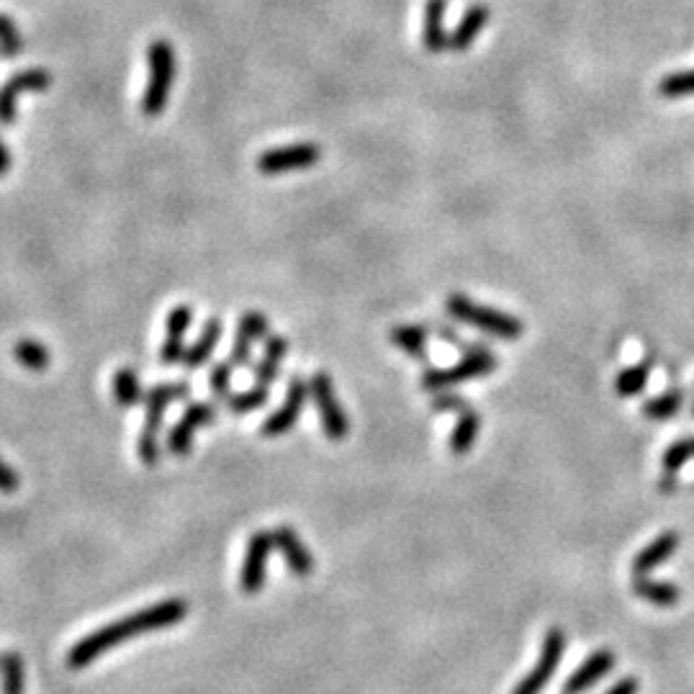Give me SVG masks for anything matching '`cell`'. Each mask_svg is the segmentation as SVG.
<instances>
[{
	"instance_id": "obj_1",
	"label": "cell",
	"mask_w": 694,
	"mask_h": 694,
	"mask_svg": "<svg viewBox=\"0 0 694 694\" xmlns=\"http://www.w3.org/2000/svg\"><path fill=\"white\" fill-rule=\"evenodd\" d=\"M186 615H188L186 599L173 597V599L160 602V605L144 607V610L134 612V615H126L124 620H119V623L103 625V628L96 630V633L80 638V641L67 651V659H65L67 669H85V666L93 664L101 653H106L108 648H116L121 646V643L132 641L134 635L152 633V630H162V628H170V625L183 623Z\"/></svg>"
},
{
	"instance_id": "obj_2",
	"label": "cell",
	"mask_w": 694,
	"mask_h": 694,
	"mask_svg": "<svg viewBox=\"0 0 694 694\" xmlns=\"http://www.w3.org/2000/svg\"><path fill=\"white\" fill-rule=\"evenodd\" d=\"M175 78H178V52L168 39H155L147 47V85L139 103L144 116L155 119L165 114Z\"/></svg>"
},
{
	"instance_id": "obj_3",
	"label": "cell",
	"mask_w": 694,
	"mask_h": 694,
	"mask_svg": "<svg viewBox=\"0 0 694 694\" xmlns=\"http://www.w3.org/2000/svg\"><path fill=\"white\" fill-rule=\"evenodd\" d=\"M445 309L458 322L471 324L476 330L499 337V340H520L522 332H525V327H522V322L517 317L499 312V309H491V306L476 304V301H471L463 294H450L448 301H445Z\"/></svg>"
},
{
	"instance_id": "obj_4",
	"label": "cell",
	"mask_w": 694,
	"mask_h": 694,
	"mask_svg": "<svg viewBox=\"0 0 694 694\" xmlns=\"http://www.w3.org/2000/svg\"><path fill=\"white\" fill-rule=\"evenodd\" d=\"M188 396V383H160L155 389H150L144 394V404H147V417H144L142 435H139V458H142L144 466H157L160 463V443H157V435H160L162 417H165V409L173 401L186 399Z\"/></svg>"
},
{
	"instance_id": "obj_5",
	"label": "cell",
	"mask_w": 694,
	"mask_h": 694,
	"mask_svg": "<svg viewBox=\"0 0 694 694\" xmlns=\"http://www.w3.org/2000/svg\"><path fill=\"white\" fill-rule=\"evenodd\" d=\"M494 368H497V358H494L486 347H471V350H468L458 363L450 365V368H430V371L422 376V386H425L427 391L440 394V391L453 389L458 383L489 376V373H494Z\"/></svg>"
},
{
	"instance_id": "obj_6",
	"label": "cell",
	"mask_w": 694,
	"mask_h": 694,
	"mask_svg": "<svg viewBox=\"0 0 694 694\" xmlns=\"http://www.w3.org/2000/svg\"><path fill=\"white\" fill-rule=\"evenodd\" d=\"M563 651H566V633H563L561 628H551L543 638V646H540L538 661H535L533 669L527 671L525 677L517 682V687L512 689V694H540L543 692V689L551 684L558 664H561Z\"/></svg>"
},
{
	"instance_id": "obj_7",
	"label": "cell",
	"mask_w": 694,
	"mask_h": 694,
	"mask_svg": "<svg viewBox=\"0 0 694 694\" xmlns=\"http://www.w3.org/2000/svg\"><path fill=\"white\" fill-rule=\"evenodd\" d=\"M309 394H312L314 404H317L319 417H322L324 435L330 437L332 443L345 440L347 432H350V422H347L345 409H342L340 399H337L332 378L324 371L314 373L312 381H309Z\"/></svg>"
},
{
	"instance_id": "obj_8",
	"label": "cell",
	"mask_w": 694,
	"mask_h": 694,
	"mask_svg": "<svg viewBox=\"0 0 694 694\" xmlns=\"http://www.w3.org/2000/svg\"><path fill=\"white\" fill-rule=\"evenodd\" d=\"M322 147L314 142L288 144V147H273L258 157L255 168L263 175H286L296 170H309L322 160Z\"/></svg>"
},
{
	"instance_id": "obj_9",
	"label": "cell",
	"mask_w": 694,
	"mask_h": 694,
	"mask_svg": "<svg viewBox=\"0 0 694 694\" xmlns=\"http://www.w3.org/2000/svg\"><path fill=\"white\" fill-rule=\"evenodd\" d=\"M49 88H52V75L44 67H29V70H18L16 75H11L0 88V124H16L21 93H44Z\"/></svg>"
},
{
	"instance_id": "obj_10",
	"label": "cell",
	"mask_w": 694,
	"mask_h": 694,
	"mask_svg": "<svg viewBox=\"0 0 694 694\" xmlns=\"http://www.w3.org/2000/svg\"><path fill=\"white\" fill-rule=\"evenodd\" d=\"M273 545H276L273 543V533H265V530L252 533L240 571V589L245 594H258L265 587V571H268V558Z\"/></svg>"
},
{
	"instance_id": "obj_11",
	"label": "cell",
	"mask_w": 694,
	"mask_h": 694,
	"mask_svg": "<svg viewBox=\"0 0 694 694\" xmlns=\"http://www.w3.org/2000/svg\"><path fill=\"white\" fill-rule=\"evenodd\" d=\"M306 396H309V383H304L301 378H294V381L288 383L286 401H283L281 407L270 414L263 422V427H260L263 437H281L286 435V432H291V427L299 422L301 409H304L306 404Z\"/></svg>"
},
{
	"instance_id": "obj_12",
	"label": "cell",
	"mask_w": 694,
	"mask_h": 694,
	"mask_svg": "<svg viewBox=\"0 0 694 694\" xmlns=\"http://www.w3.org/2000/svg\"><path fill=\"white\" fill-rule=\"evenodd\" d=\"M216 417L214 407L211 404H206V401H196V404H191V407L183 412V417H180L178 425L173 427V430L168 432V450L173 455H178V458H186L188 453H191L193 448V435H196L198 427H206L211 425Z\"/></svg>"
},
{
	"instance_id": "obj_13",
	"label": "cell",
	"mask_w": 694,
	"mask_h": 694,
	"mask_svg": "<svg viewBox=\"0 0 694 694\" xmlns=\"http://www.w3.org/2000/svg\"><path fill=\"white\" fill-rule=\"evenodd\" d=\"M617 659L610 648H602V651H594L579 669L571 674L566 682H563L561 694H584L599 684V679H605L612 669H615Z\"/></svg>"
},
{
	"instance_id": "obj_14",
	"label": "cell",
	"mask_w": 694,
	"mask_h": 694,
	"mask_svg": "<svg viewBox=\"0 0 694 694\" xmlns=\"http://www.w3.org/2000/svg\"><path fill=\"white\" fill-rule=\"evenodd\" d=\"M273 543H276V548L281 551L283 561H286V566L291 569V574L296 576H309L314 571V556L312 551L306 548L304 540L299 538V533H296L294 527L281 525L273 530Z\"/></svg>"
},
{
	"instance_id": "obj_15",
	"label": "cell",
	"mask_w": 694,
	"mask_h": 694,
	"mask_svg": "<svg viewBox=\"0 0 694 694\" xmlns=\"http://www.w3.org/2000/svg\"><path fill=\"white\" fill-rule=\"evenodd\" d=\"M191 322H193V309L188 304H178L175 309H170L168 322H165V342H162V350H160V360L165 365L175 363V360H183V355H186L183 337H186Z\"/></svg>"
},
{
	"instance_id": "obj_16",
	"label": "cell",
	"mask_w": 694,
	"mask_h": 694,
	"mask_svg": "<svg viewBox=\"0 0 694 694\" xmlns=\"http://www.w3.org/2000/svg\"><path fill=\"white\" fill-rule=\"evenodd\" d=\"M270 324L268 317L260 312H245L240 317V327H237V335H234V345H232V358L229 363L232 365H247L250 363L252 355V342L263 340L268 335Z\"/></svg>"
},
{
	"instance_id": "obj_17",
	"label": "cell",
	"mask_w": 694,
	"mask_h": 694,
	"mask_svg": "<svg viewBox=\"0 0 694 694\" xmlns=\"http://www.w3.org/2000/svg\"><path fill=\"white\" fill-rule=\"evenodd\" d=\"M489 18H491V11L489 6H484V3H473V6H468V11L463 13L458 26L450 31L448 52H468L471 44L476 42V36L486 29Z\"/></svg>"
},
{
	"instance_id": "obj_18",
	"label": "cell",
	"mask_w": 694,
	"mask_h": 694,
	"mask_svg": "<svg viewBox=\"0 0 694 694\" xmlns=\"http://www.w3.org/2000/svg\"><path fill=\"white\" fill-rule=\"evenodd\" d=\"M679 543H682V538H679L677 530H666V533H661L659 538L653 540L651 545H646V548L633 558V576L651 574L656 566H661V563L669 561V558L677 553Z\"/></svg>"
},
{
	"instance_id": "obj_19",
	"label": "cell",
	"mask_w": 694,
	"mask_h": 694,
	"mask_svg": "<svg viewBox=\"0 0 694 694\" xmlns=\"http://www.w3.org/2000/svg\"><path fill=\"white\" fill-rule=\"evenodd\" d=\"M445 13H448V0H427L425 3L422 44L430 54H440L448 49L450 34L445 31Z\"/></svg>"
},
{
	"instance_id": "obj_20",
	"label": "cell",
	"mask_w": 694,
	"mask_h": 694,
	"mask_svg": "<svg viewBox=\"0 0 694 694\" xmlns=\"http://www.w3.org/2000/svg\"><path fill=\"white\" fill-rule=\"evenodd\" d=\"M633 592L648 602V605L656 607H677L682 592H679L677 584H669V581H653L648 576H635L633 579Z\"/></svg>"
},
{
	"instance_id": "obj_21",
	"label": "cell",
	"mask_w": 694,
	"mask_h": 694,
	"mask_svg": "<svg viewBox=\"0 0 694 694\" xmlns=\"http://www.w3.org/2000/svg\"><path fill=\"white\" fill-rule=\"evenodd\" d=\"M219 340H222V319H209V322L204 324L201 335H198V340L191 345V350H186V355H183V363H186L188 371L201 368V365L211 358Z\"/></svg>"
},
{
	"instance_id": "obj_22",
	"label": "cell",
	"mask_w": 694,
	"mask_h": 694,
	"mask_svg": "<svg viewBox=\"0 0 694 694\" xmlns=\"http://www.w3.org/2000/svg\"><path fill=\"white\" fill-rule=\"evenodd\" d=\"M288 353V340L286 337H270L268 345H265V353L260 358L258 368H255V383H263V386H270L276 381L278 373H281L283 358Z\"/></svg>"
},
{
	"instance_id": "obj_23",
	"label": "cell",
	"mask_w": 694,
	"mask_h": 694,
	"mask_svg": "<svg viewBox=\"0 0 694 694\" xmlns=\"http://www.w3.org/2000/svg\"><path fill=\"white\" fill-rule=\"evenodd\" d=\"M479 430H481L479 414L473 412L471 407L463 409V412L458 414V422H455L453 435H450V450H453V455H466L468 450L473 448V443H476Z\"/></svg>"
},
{
	"instance_id": "obj_24",
	"label": "cell",
	"mask_w": 694,
	"mask_h": 694,
	"mask_svg": "<svg viewBox=\"0 0 694 694\" xmlns=\"http://www.w3.org/2000/svg\"><path fill=\"white\" fill-rule=\"evenodd\" d=\"M391 342L414 360H427V330L417 324H399L391 330Z\"/></svg>"
},
{
	"instance_id": "obj_25",
	"label": "cell",
	"mask_w": 694,
	"mask_h": 694,
	"mask_svg": "<svg viewBox=\"0 0 694 694\" xmlns=\"http://www.w3.org/2000/svg\"><path fill=\"white\" fill-rule=\"evenodd\" d=\"M651 368H653V360H643V363L630 365V368L620 371V376L615 378L617 396H623V399H630V396L643 394L648 378H651Z\"/></svg>"
},
{
	"instance_id": "obj_26",
	"label": "cell",
	"mask_w": 694,
	"mask_h": 694,
	"mask_svg": "<svg viewBox=\"0 0 694 694\" xmlns=\"http://www.w3.org/2000/svg\"><path fill=\"white\" fill-rule=\"evenodd\" d=\"M114 399L119 407H134L144 399L142 383L132 368H119L114 376Z\"/></svg>"
},
{
	"instance_id": "obj_27",
	"label": "cell",
	"mask_w": 694,
	"mask_h": 694,
	"mask_svg": "<svg viewBox=\"0 0 694 694\" xmlns=\"http://www.w3.org/2000/svg\"><path fill=\"white\" fill-rule=\"evenodd\" d=\"M0 679H3V694H24V661L21 653L11 651L0 656Z\"/></svg>"
},
{
	"instance_id": "obj_28",
	"label": "cell",
	"mask_w": 694,
	"mask_h": 694,
	"mask_svg": "<svg viewBox=\"0 0 694 694\" xmlns=\"http://www.w3.org/2000/svg\"><path fill=\"white\" fill-rule=\"evenodd\" d=\"M682 401H684V396L679 389L664 391L661 396H656V399H651V401H646V404H643V417L656 419V422H661V419H671L674 414L679 412Z\"/></svg>"
},
{
	"instance_id": "obj_29",
	"label": "cell",
	"mask_w": 694,
	"mask_h": 694,
	"mask_svg": "<svg viewBox=\"0 0 694 694\" xmlns=\"http://www.w3.org/2000/svg\"><path fill=\"white\" fill-rule=\"evenodd\" d=\"M13 355L24 368L29 371H44L49 365V350L36 340H18L16 347H13Z\"/></svg>"
},
{
	"instance_id": "obj_30",
	"label": "cell",
	"mask_w": 694,
	"mask_h": 694,
	"mask_svg": "<svg viewBox=\"0 0 694 694\" xmlns=\"http://www.w3.org/2000/svg\"><path fill=\"white\" fill-rule=\"evenodd\" d=\"M268 396H270V391H268V386H263V383H255V386H250L247 391H242V394H237V396H232L229 394L227 396V407H229V412L232 414H250V412H255V409H260L268 401Z\"/></svg>"
},
{
	"instance_id": "obj_31",
	"label": "cell",
	"mask_w": 694,
	"mask_h": 694,
	"mask_svg": "<svg viewBox=\"0 0 694 694\" xmlns=\"http://www.w3.org/2000/svg\"><path fill=\"white\" fill-rule=\"evenodd\" d=\"M659 96L664 98H687L694 96V70L671 72L659 83Z\"/></svg>"
},
{
	"instance_id": "obj_32",
	"label": "cell",
	"mask_w": 694,
	"mask_h": 694,
	"mask_svg": "<svg viewBox=\"0 0 694 694\" xmlns=\"http://www.w3.org/2000/svg\"><path fill=\"white\" fill-rule=\"evenodd\" d=\"M209 386L216 399H227L232 386V363H216L209 373Z\"/></svg>"
},
{
	"instance_id": "obj_33",
	"label": "cell",
	"mask_w": 694,
	"mask_h": 694,
	"mask_svg": "<svg viewBox=\"0 0 694 694\" xmlns=\"http://www.w3.org/2000/svg\"><path fill=\"white\" fill-rule=\"evenodd\" d=\"M24 49H26V42H24V36L18 34V31L0 36V60H13V57H18Z\"/></svg>"
},
{
	"instance_id": "obj_34",
	"label": "cell",
	"mask_w": 694,
	"mask_h": 694,
	"mask_svg": "<svg viewBox=\"0 0 694 694\" xmlns=\"http://www.w3.org/2000/svg\"><path fill=\"white\" fill-rule=\"evenodd\" d=\"M18 486H21V479H18L16 468L8 466L6 461H0V491L3 494H13Z\"/></svg>"
},
{
	"instance_id": "obj_35",
	"label": "cell",
	"mask_w": 694,
	"mask_h": 694,
	"mask_svg": "<svg viewBox=\"0 0 694 694\" xmlns=\"http://www.w3.org/2000/svg\"><path fill=\"white\" fill-rule=\"evenodd\" d=\"M432 409H443V412H458V414H461L463 409H468V404L461 399V396L443 394V396H437V399L432 401Z\"/></svg>"
},
{
	"instance_id": "obj_36",
	"label": "cell",
	"mask_w": 694,
	"mask_h": 694,
	"mask_svg": "<svg viewBox=\"0 0 694 694\" xmlns=\"http://www.w3.org/2000/svg\"><path fill=\"white\" fill-rule=\"evenodd\" d=\"M605 694H638V679L635 677L617 679V682L612 684Z\"/></svg>"
},
{
	"instance_id": "obj_37",
	"label": "cell",
	"mask_w": 694,
	"mask_h": 694,
	"mask_svg": "<svg viewBox=\"0 0 694 694\" xmlns=\"http://www.w3.org/2000/svg\"><path fill=\"white\" fill-rule=\"evenodd\" d=\"M11 168H13V155H11V150L6 147V142L0 139V178L11 173Z\"/></svg>"
},
{
	"instance_id": "obj_38",
	"label": "cell",
	"mask_w": 694,
	"mask_h": 694,
	"mask_svg": "<svg viewBox=\"0 0 694 694\" xmlns=\"http://www.w3.org/2000/svg\"><path fill=\"white\" fill-rule=\"evenodd\" d=\"M13 31H18L16 21H13L11 16H6V13H0V36L13 34Z\"/></svg>"
},
{
	"instance_id": "obj_39",
	"label": "cell",
	"mask_w": 694,
	"mask_h": 694,
	"mask_svg": "<svg viewBox=\"0 0 694 694\" xmlns=\"http://www.w3.org/2000/svg\"><path fill=\"white\" fill-rule=\"evenodd\" d=\"M692 450H694V437H692Z\"/></svg>"
}]
</instances>
